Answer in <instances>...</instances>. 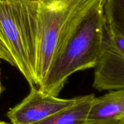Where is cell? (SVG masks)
Here are the masks:
<instances>
[{
    "instance_id": "6da1fadb",
    "label": "cell",
    "mask_w": 124,
    "mask_h": 124,
    "mask_svg": "<svg viewBox=\"0 0 124 124\" xmlns=\"http://www.w3.org/2000/svg\"><path fill=\"white\" fill-rule=\"evenodd\" d=\"M105 1L97 0L81 19L39 90L58 97L72 74L96 66L102 49Z\"/></svg>"
},
{
    "instance_id": "7a4b0ae2",
    "label": "cell",
    "mask_w": 124,
    "mask_h": 124,
    "mask_svg": "<svg viewBox=\"0 0 124 124\" xmlns=\"http://www.w3.org/2000/svg\"><path fill=\"white\" fill-rule=\"evenodd\" d=\"M37 1L35 78L39 87L62 52L81 19L97 0Z\"/></svg>"
},
{
    "instance_id": "3957f363",
    "label": "cell",
    "mask_w": 124,
    "mask_h": 124,
    "mask_svg": "<svg viewBox=\"0 0 124 124\" xmlns=\"http://www.w3.org/2000/svg\"><path fill=\"white\" fill-rule=\"evenodd\" d=\"M37 0H0V35L31 87L36 86Z\"/></svg>"
},
{
    "instance_id": "277c9868",
    "label": "cell",
    "mask_w": 124,
    "mask_h": 124,
    "mask_svg": "<svg viewBox=\"0 0 124 124\" xmlns=\"http://www.w3.org/2000/svg\"><path fill=\"white\" fill-rule=\"evenodd\" d=\"M94 68V89L100 92L124 89V37L110 33L105 23L102 53Z\"/></svg>"
},
{
    "instance_id": "5b68a950",
    "label": "cell",
    "mask_w": 124,
    "mask_h": 124,
    "mask_svg": "<svg viewBox=\"0 0 124 124\" xmlns=\"http://www.w3.org/2000/svg\"><path fill=\"white\" fill-rule=\"evenodd\" d=\"M84 96L72 99H61L44 93L36 86L31 87L30 93L19 104L11 108L7 117L11 124H33L70 107Z\"/></svg>"
},
{
    "instance_id": "8992f818",
    "label": "cell",
    "mask_w": 124,
    "mask_h": 124,
    "mask_svg": "<svg viewBox=\"0 0 124 124\" xmlns=\"http://www.w3.org/2000/svg\"><path fill=\"white\" fill-rule=\"evenodd\" d=\"M124 117V89L111 90L94 97L86 124H107L122 121Z\"/></svg>"
},
{
    "instance_id": "52a82bcc",
    "label": "cell",
    "mask_w": 124,
    "mask_h": 124,
    "mask_svg": "<svg viewBox=\"0 0 124 124\" xmlns=\"http://www.w3.org/2000/svg\"><path fill=\"white\" fill-rule=\"evenodd\" d=\"M94 97L93 94L84 96L76 104L33 124H86Z\"/></svg>"
},
{
    "instance_id": "ba28073f",
    "label": "cell",
    "mask_w": 124,
    "mask_h": 124,
    "mask_svg": "<svg viewBox=\"0 0 124 124\" xmlns=\"http://www.w3.org/2000/svg\"><path fill=\"white\" fill-rule=\"evenodd\" d=\"M104 15L107 29L124 37V0H105Z\"/></svg>"
},
{
    "instance_id": "9c48e42d",
    "label": "cell",
    "mask_w": 124,
    "mask_h": 124,
    "mask_svg": "<svg viewBox=\"0 0 124 124\" xmlns=\"http://www.w3.org/2000/svg\"><path fill=\"white\" fill-rule=\"evenodd\" d=\"M0 59L1 60H4V61L8 62L9 65L15 67L14 60L9 51L6 44L4 43L2 37L1 36V35H0Z\"/></svg>"
},
{
    "instance_id": "30bf717a",
    "label": "cell",
    "mask_w": 124,
    "mask_h": 124,
    "mask_svg": "<svg viewBox=\"0 0 124 124\" xmlns=\"http://www.w3.org/2000/svg\"><path fill=\"white\" fill-rule=\"evenodd\" d=\"M1 60L0 59V65H1ZM4 91V87L2 84V82H1V68H0V95L2 94V92Z\"/></svg>"
},
{
    "instance_id": "8fae6325",
    "label": "cell",
    "mask_w": 124,
    "mask_h": 124,
    "mask_svg": "<svg viewBox=\"0 0 124 124\" xmlns=\"http://www.w3.org/2000/svg\"><path fill=\"white\" fill-rule=\"evenodd\" d=\"M124 124L122 121H117V122H114V123H110V124Z\"/></svg>"
},
{
    "instance_id": "7c38bea8",
    "label": "cell",
    "mask_w": 124,
    "mask_h": 124,
    "mask_svg": "<svg viewBox=\"0 0 124 124\" xmlns=\"http://www.w3.org/2000/svg\"><path fill=\"white\" fill-rule=\"evenodd\" d=\"M0 124H8L5 123V122H4V121H0Z\"/></svg>"
},
{
    "instance_id": "4fadbf2b",
    "label": "cell",
    "mask_w": 124,
    "mask_h": 124,
    "mask_svg": "<svg viewBox=\"0 0 124 124\" xmlns=\"http://www.w3.org/2000/svg\"><path fill=\"white\" fill-rule=\"evenodd\" d=\"M122 122H123V124H124V117L122 118Z\"/></svg>"
}]
</instances>
